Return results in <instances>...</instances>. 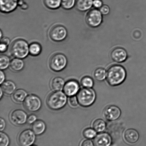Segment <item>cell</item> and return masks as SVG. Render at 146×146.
I'll use <instances>...</instances> for the list:
<instances>
[{"instance_id": "cell-40", "label": "cell", "mask_w": 146, "mask_h": 146, "mask_svg": "<svg viewBox=\"0 0 146 146\" xmlns=\"http://www.w3.org/2000/svg\"><path fill=\"white\" fill-rule=\"evenodd\" d=\"M0 74H1V81H0V84H1L5 80V76L4 73L2 71H1L0 72Z\"/></svg>"}, {"instance_id": "cell-43", "label": "cell", "mask_w": 146, "mask_h": 146, "mask_svg": "<svg viewBox=\"0 0 146 146\" xmlns=\"http://www.w3.org/2000/svg\"><path fill=\"white\" fill-rule=\"evenodd\" d=\"M2 32H1V38H2V36H2Z\"/></svg>"}, {"instance_id": "cell-18", "label": "cell", "mask_w": 146, "mask_h": 146, "mask_svg": "<svg viewBox=\"0 0 146 146\" xmlns=\"http://www.w3.org/2000/svg\"><path fill=\"white\" fill-rule=\"evenodd\" d=\"M31 129L34 134L37 135H40L45 131V124L43 121L38 120L33 124Z\"/></svg>"}, {"instance_id": "cell-34", "label": "cell", "mask_w": 146, "mask_h": 146, "mask_svg": "<svg viewBox=\"0 0 146 146\" xmlns=\"http://www.w3.org/2000/svg\"><path fill=\"white\" fill-rule=\"evenodd\" d=\"M93 5L96 8L100 9L102 6V1L101 0H93Z\"/></svg>"}, {"instance_id": "cell-3", "label": "cell", "mask_w": 146, "mask_h": 146, "mask_svg": "<svg viewBox=\"0 0 146 146\" xmlns=\"http://www.w3.org/2000/svg\"><path fill=\"white\" fill-rule=\"evenodd\" d=\"M29 47L28 43L25 40L18 39L11 44L10 51L15 58L23 59L26 58L29 53Z\"/></svg>"}, {"instance_id": "cell-2", "label": "cell", "mask_w": 146, "mask_h": 146, "mask_svg": "<svg viewBox=\"0 0 146 146\" xmlns=\"http://www.w3.org/2000/svg\"><path fill=\"white\" fill-rule=\"evenodd\" d=\"M67 101L66 96L64 93L56 91L48 95L46 99V104L51 109L59 110L65 106Z\"/></svg>"}, {"instance_id": "cell-10", "label": "cell", "mask_w": 146, "mask_h": 146, "mask_svg": "<svg viewBox=\"0 0 146 146\" xmlns=\"http://www.w3.org/2000/svg\"><path fill=\"white\" fill-rule=\"evenodd\" d=\"M121 114L120 108L116 106L110 105L106 107L103 112L104 118L108 121H115L118 119Z\"/></svg>"}, {"instance_id": "cell-8", "label": "cell", "mask_w": 146, "mask_h": 146, "mask_svg": "<svg viewBox=\"0 0 146 146\" xmlns=\"http://www.w3.org/2000/svg\"><path fill=\"white\" fill-rule=\"evenodd\" d=\"M23 105L24 108L27 111L31 112H35L41 108V102L38 97L31 94L26 98Z\"/></svg>"}, {"instance_id": "cell-30", "label": "cell", "mask_w": 146, "mask_h": 146, "mask_svg": "<svg viewBox=\"0 0 146 146\" xmlns=\"http://www.w3.org/2000/svg\"><path fill=\"white\" fill-rule=\"evenodd\" d=\"M75 0H61V6L64 9H71L75 5Z\"/></svg>"}, {"instance_id": "cell-21", "label": "cell", "mask_w": 146, "mask_h": 146, "mask_svg": "<svg viewBox=\"0 0 146 146\" xmlns=\"http://www.w3.org/2000/svg\"><path fill=\"white\" fill-rule=\"evenodd\" d=\"M65 82L60 77H57L54 78L51 82V87L55 91H60L62 89L64 86Z\"/></svg>"}, {"instance_id": "cell-41", "label": "cell", "mask_w": 146, "mask_h": 146, "mask_svg": "<svg viewBox=\"0 0 146 146\" xmlns=\"http://www.w3.org/2000/svg\"><path fill=\"white\" fill-rule=\"evenodd\" d=\"M21 7L22 9H26L27 8H28V5H27V4L25 3H24L23 4L22 6H21Z\"/></svg>"}, {"instance_id": "cell-44", "label": "cell", "mask_w": 146, "mask_h": 146, "mask_svg": "<svg viewBox=\"0 0 146 146\" xmlns=\"http://www.w3.org/2000/svg\"><path fill=\"white\" fill-rule=\"evenodd\" d=\"M35 146V145H33V146Z\"/></svg>"}, {"instance_id": "cell-11", "label": "cell", "mask_w": 146, "mask_h": 146, "mask_svg": "<svg viewBox=\"0 0 146 146\" xmlns=\"http://www.w3.org/2000/svg\"><path fill=\"white\" fill-rule=\"evenodd\" d=\"M10 119L13 123L17 125H22L25 123L27 120L26 113L22 110H15L11 113Z\"/></svg>"}, {"instance_id": "cell-33", "label": "cell", "mask_w": 146, "mask_h": 146, "mask_svg": "<svg viewBox=\"0 0 146 146\" xmlns=\"http://www.w3.org/2000/svg\"><path fill=\"white\" fill-rule=\"evenodd\" d=\"M100 11L102 15H108L110 12V7L107 5H103L102 6L100 9Z\"/></svg>"}, {"instance_id": "cell-19", "label": "cell", "mask_w": 146, "mask_h": 146, "mask_svg": "<svg viewBox=\"0 0 146 146\" xmlns=\"http://www.w3.org/2000/svg\"><path fill=\"white\" fill-rule=\"evenodd\" d=\"M10 66L13 71L18 72L23 69L24 63L22 59L15 58L11 60Z\"/></svg>"}, {"instance_id": "cell-24", "label": "cell", "mask_w": 146, "mask_h": 146, "mask_svg": "<svg viewBox=\"0 0 146 146\" xmlns=\"http://www.w3.org/2000/svg\"><path fill=\"white\" fill-rule=\"evenodd\" d=\"M29 53L33 56H36L41 53L42 48L38 43H33L29 47Z\"/></svg>"}, {"instance_id": "cell-5", "label": "cell", "mask_w": 146, "mask_h": 146, "mask_svg": "<svg viewBox=\"0 0 146 146\" xmlns=\"http://www.w3.org/2000/svg\"><path fill=\"white\" fill-rule=\"evenodd\" d=\"M67 63L66 57L64 54L60 53L53 55L49 61L50 68L56 72L63 70L66 67Z\"/></svg>"}, {"instance_id": "cell-39", "label": "cell", "mask_w": 146, "mask_h": 146, "mask_svg": "<svg viewBox=\"0 0 146 146\" xmlns=\"http://www.w3.org/2000/svg\"><path fill=\"white\" fill-rule=\"evenodd\" d=\"M0 125H1V127H0L1 131H3L5 128V123L4 120L1 118L0 119Z\"/></svg>"}, {"instance_id": "cell-20", "label": "cell", "mask_w": 146, "mask_h": 146, "mask_svg": "<svg viewBox=\"0 0 146 146\" xmlns=\"http://www.w3.org/2000/svg\"><path fill=\"white\" fill-rule=\"evenodd\" d=\"M1 89L4 93L7 95H11L14 92L16 86L15 84L12 81H7L3 83L1 85Z\"/></svg>"}, {"instance_id": "cell-32", "label": "cell", "mask_w": 146, "mask_h": 146, "mask_svg": "<svg viewBox=\"0 0 146 146\" xmlns=\"http://www.w3.org/2000/svg\"><path fill=\"white\" fill-rule=\"evenodd\" d=\"M69 103L70 105L73 108L76 107L79 104L77 98L74 96L71 97L69 98Z\"/></svg>"}, {"instance_id": "cell-23", "label": "cell", "mask_w": 146, "mask_h": 146, "mask_svg": "<svg viewBox=\"0 0 146 146\" xmlns=\"http://www.w3.org/2000/svg\"><path fill=\"white\" fill-rule=\"evenodd\" d=\"M93 129L98 133H102L105 131L106 128V124L102 119L96 120L92 124Z\"/></svg>"}, {"instance_id": "cell-13", "label": "cell", "mask_w": 146, "mask_h": 146, "mask_svg": "<svg viewBox=\"0 0 146 146\" xmlns=\"http://www.w3.org/2000/svg\"><path fill=\"white\" fill-rule=\"evenodd\" d=\"M19 0H0L1 12L8 13L14 11L18 5Z\"/></svg>"}, {"instance_id": "cell-12", "label": "cell", "mask_w": 146, "mask_h": 146, "mask_svg": "<svg viewBox=\"0 0 146 146\" xmlns=\"http://www.w3.org/2000/svg\"><path fill=\"white\" fill-rule=\"evenodd\" d=\"M112 139L108 133H101L94 138V144L95 146H110Z\"/></svg>"}, {"instance_id": "cell-27", "label": "cell", "mask_w": 146, "mask_h": 146, "mask_svg": "<svg viewBox=\"0 0 146 146\" xmlns=\"http://www.w3.org/2000/svg\"><path fill=\"white\" fill-rule=\"evenodd\" d=\"M11 61L7 55H1L0 56V68L1 70L6 69L10 65Z\"/></svg>"}, {"instance_id": "cell-28", "label": "cell", "mask_w": 146, "mask_h": 146, "mask_svg": "<svg viewBox=\"0 0 146 146\" xmlns=\"http://www.w3.org/2000/svg\"><path fill=\"white\" fill-rule=\"evenodd\" d=\"M81 83L84 88H92L94 85V81L90 77H84L82 79Z\"/></svg>"}, {"instance_id": "cell-14", "label": "cell", "mask_w": 146, "mask_h": 146, "mask_svg": "<svg viewBox=\"0 0 146 146\" xmlns=\"http://www.w3.org/2000/svg\"><path fill=\"white\" fill-rule=\"evenodd\" d=\"M80 85L77 81L70 80L66 83L64 87V91L66 95L73 96L79 91Z\"/></svg>"}, {"instance_id": "cell-38", "label": "cell", "mask_w": 146, "mask_h": 146, "mask_svg": "<svg viewBox=\"0 0 146 146\" xmlns=\"http://www.w3.org/2000/svg\"><path fill=\"white\" fill-rule=\"evenodd\" d=\"M8 45L5 44L1 43L0 45V51L1 53H4L8 49Z\"/></svg>"}, {"instance_id": "cell-36", "label": "cell", "mask_w": 146, "mask_h": 146, "mask_svg": "<svg viewBox=\"0 0 146 146\" xmlns=\"http://www.w3.org/2000/svg\"><path fill=\"white\" fill-rule=\"evenodd\" d=\"M36 120V117L34 115H30L27 118V121L28 123L32 124L35 122Z\"/></svg>"}, {"instance_id": "cell-7", "label": "cell", "mask_w": 146, "mask_h": 146, "mask_svg": "<svg viewBox=\"0 0 146 146\" xmlns=\"http://www.w3.org/2000/svg\"><path fill=\"white\" fill-rule=\"evenodd\" d=\"M68 35L66 28L63 26L56 25L51 29L49 32V36L53 41L60 42L65 40Z\"/></svg>"}, {"instance_id": "cell-15", "label": "cell", "mask_w": 146, "mask_h": 146, "mask_svg": "<svg viewBox=\"0 0 146 146\" xmlns=\"http://www.w3.org/2000/svg\"><path fill=\"white\" fill-rule=\"evenodd\" d=\"M111 59L115 62L121 63L127 59L128 54L124 49L119 48L114 49L111 53Z\"/></svg>"}, {"instance_id": "cell-42", "label": "cell", "mask_w": 146, "mask_h": 146, "mask_svg": "<svg viewBox=\"0 0 146 146\" xmlns=\"http://www.w3.org/2000/svg\"><path fill=\"white\" fill-rule=\"evenodd\" d=\"M2 96V90H1V95H0V98H1Z\"/></svg>"}, {"instance_id": "cell-26", "label": "cell", "mask_w": 146, "mask_h": 146, "mask_svg": "<svg viewBox=\"0 0 146 146\" xmlns=\"http://www.w3.org/2000/svg\"><path fill=\"white\" fill-rule=\"evenodd\" d=\"M106 74L105 69L102 68H98L94 71V76L97 81H102L105 79Z\"/></svg>"}, {"instance_id": "cell-9", "label": "cell", "mask_w": 146, "mask_h": 146, "mask_svg": "<svg viewBox=\"0 0 146 146\" xmlns=\"http://www.w3.org/2000/svg\"><path fill=\"white\" fill-rule=\"evenodd\" d=\"M34 133L30 130H25L21 133L19 135L18 141L21 146H30L35 141Z\"/></svg>"}, {"instance_id": "cell-4", "label": "cell", "mask_w": 146, "mask_h": 146, "mask_svg": "<svg viewBox=\"0 0 146 146\" xmlns=\"http://www.w3.org/2000/svg\"><path fill=\"white\" fill-rule=\"evenodd\" d=\"M96 97L95 91L91 88L81 89L79 91L77 96L79 104L84 107L92 105L95 102Z\"/></svg>"}, {"instance_id": "cell-6", "label": "cell", "mask_w": 146, "mask_h": 146, "mask_svg": "<svg viewBox=\"0 0 146 146\" xmlns=\"http://www.w3.org/2000/svg\"><path fill=\"white\" fill-rule=\"evenodd\" d=\"M102 16L100 10L92 9L87 13L86 21L90 27L96 28L101 25L102 21Z\"/></svg>"}, {"instance_id": "cell-17", "label": "cell", "mask_w": 146, "mask_h": 146, "mask_svg": "<svg viewBox=\"0 0 146 146\" xmlns=\"http://www.w3.org/2000/svg\"><path fill=\"white\" fill-rule=\"evenodd\" d=\"M93 3V0H77L75 5L78 11L84 12L91 8Z\"/></svg>"}, {"instance_id": "cell-22", "label": "cell", "mask_w": 146, "mask_h": 146, "mask_svg": "<svg viewBox=\"0 0 146 146\" xmlns=\"http://www.w3.org/2000/svg\"><path fill=\"white\" fill-rule=\"evenodd\" d=\"M27 93L24 90L19 89L14 91L12 96L13 99L17 103H21L25 100Z\"/></svg>"}, {"instance_id": "cell-25", "label": "cell", "mask_w": 146, "mask_h": 146, "mask_svg": "<svg viewBox=\"0 0 146 146\" xmlns=\"http://www.w3.org/2000/svg\"><path fill=\"white\" fill-rule=\"evenodd\" d=\"M43 1L46 7L49 9H56L61 5V0H43Z\"/></svg>"}, {"instance_id": "cell-29", "label": "cell", "mask_w": 146, "mask_h": 146, "mask_svg": "<svg viewBox=\"0 0 146 146\" xmlns=\"http://www.w3.org/2000/svg\"><path fill=\"white\" fill-rule=\"evenodd\" d=\"M83 135L86 138L92 139L97 135V132L94 129L87 128L83 131Z\"/></svg>"}, {"instance_id": "cell-31", "label": "cell", "mask_w": 146, "mask_h": 146, "mask_svg": "<svg viewBox=\"0 0 146 146\" xmlns=\"http://www.w3.org/2000/svg\"><path fill=\"white\" fill-rule=\"evenodd\" d=\"M0 146H8L9 144V139L8 135L4 133L1 132Z\"/></svg>"}, {"instance_id": "cell-1", "label": "cell", "mask_w": 146, "mask_h": 146, "mask_svg": "<svg viewBox=\"0 0 146 146\" xmlns=\"http://www.w3.org/2000/svg\"><path fill=\"white\" fill-rule=\"evenodd\" d=\"M127 73L123 67L119 65L111 66L108 69L106 74V80L111 86H116L125 81Z\"/></svg>"}, {"instance_id": "cell-16", "label": "cell", "mask_w": 146, "mask_h": 146, "mask_svg": "<svg viewBox=\"0 0 146 146\" xmlns=\"http://www.w3.org/2000/svg\"><path fill=\"white\" fill-rule=\"evenodd\" d=\"M125 141L129 144H134L138 141L139 135L136 130L133 129H130L125 131L124 134Z\"/></svg>"}, {"instance_id": "cell-37", "label": "cell", "mask_w": 146, "mask_h": 146, "mask_svg": "<svg viewBox=\"0 0 146 146\" xmlns=\"http://www.w3.org/2000/svg\"><path fill=\"white\" fill-rule=\"evenodd\" d=\"M1 43H3L6 44L7 45H9L10 43V40L9 38L7 37H3L1 38Z\"/></svg>"}, {"instance_id": "cell-35", "label": "cell", "mask_w": 146, "mask_h": 146, "mask_svg": "<svg viewBox=\"0 0 146 146\" xmlns=\"http://www.w3.org/2000/svg\"><path fill=\"white\" fill-rule=\"evenodd\" d=\"M81 146H95V145L92 141L88 139L84 140L82 141L81 144Z\"/></svg>"}]
</instances>
